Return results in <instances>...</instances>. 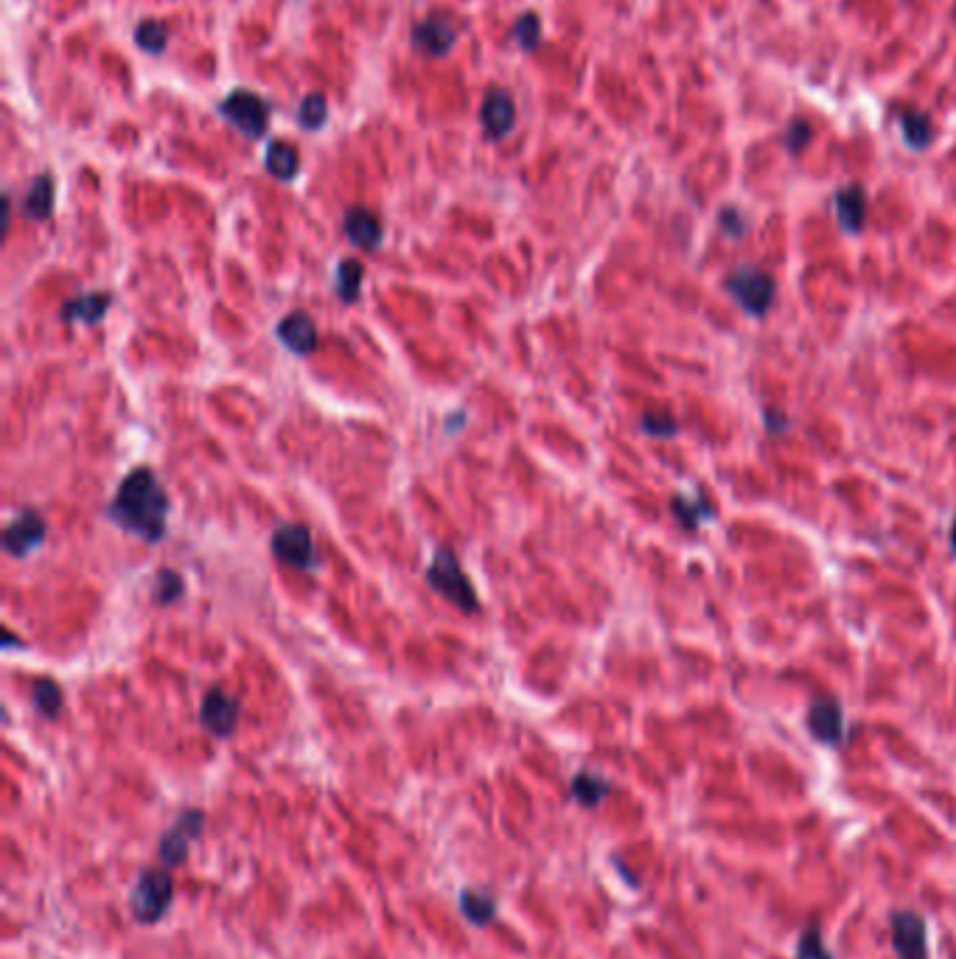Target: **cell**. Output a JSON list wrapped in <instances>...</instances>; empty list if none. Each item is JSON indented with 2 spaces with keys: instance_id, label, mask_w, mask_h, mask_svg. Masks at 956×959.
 <instances>
[{
  "instance_id": "22",
  "label": "cell",
  "mask_w": 956,
  "mask_h": 959,
  "mask_svg": "<svg viewBox=\"0 0 956 959\" xmlns=\"http://www.w3.org/2000/svg\"><path fill=\"white\" fill-rule=\"evenodd\" d=\"M362 264L354 262V258H348L337 267V295L342 298V303H354L362 292Z\"/></svg>"
},
{
  "instance_id": "14",
  "label": "cell",
  "mask_w": 956,
  "mask_h": 959,
  "mask_svg": "<svg viewBox=\"0 0 956 959\" xmlns=\"http://www.w3.org/2000/svg\"><path fill=\"white\" fill-rule=\"evenodd\" d=\"M513 119H517V112H513V101L508 93L492 90L488 96H485L483 126H485V132L492 135V138H503V135H508L513 126Z\"/></svg>"
},
{
  "instance_id": "23",
  "label": "cell",
  "mask_w": 956,
  "mask_h": 959,
  "mask_svg": "<svg viewBox=\"0 0 956 959\" xmlns=\"http://www.w3.org/2000/svg\"><path fill=\"white\" fill-rule=\"evenodd\" d=\"M32 699L37 713L46 718H53L62 709V690L53 679H37V684H34L32 690Z\"/></svg>"
},
{
  "instance_id": "18",
  "label": "cell",
  "mask_w": 956,
  "mask_h": 959,
  "mask_svg": "<svg viewBox=\"0 0 956 959\" xmlns=\"http://www.w3.org/2000/svg\"><path fill=\"white\" fill-rule=\"evenodd\" d=\"M609 791H612L609 780L601 775H592V772H578L576 780H572V797H576L581 805H586V809L601 805V802L609 797Z\"/></svg>"
},
{
  "instance_id": "8",
  "label": "cell",
  "mask_w": 956,
  "mask_h": 959,
  "mask_svg": "<svg viewBox=\"0 0 956 959\" xmlns=\"http://www.w3.org/2000/svg\"><path fill=\"white\" fill-rule=\"evenodd\" d=\"M273 553L289 567L298 570H312L315 567V545L312 533L303 525H283L273 533Z\"/></svg>"
},
{
  "instance_id": "6",
  "label": "cell",
  "mask_w": 956,
  "mask_h": 959,
  "mask_svg": "<svg viewBox=\"0 0 956 959\" xmlns=\"http://www.w3.org/2000/svg\"><path fill=\"white\" fill-rule=\"evenodd\" d=\"M203 825H205V816L199 814V811H183V814L178 816V822H174V825L164 834V839H160L158 855L166 867H178V864H183L185 855H189V845L203 834Z\"/></svg>"
},
{
  "instance_id": "25",
  "label": "cell",
  "mask_w": 956,
  "mask_h": 959,
  "mask_svg": "<svg viewBox=\"0 0 956 959\" xmlns=\"http://www.w3.org/2000/svg\"><path fill=\"white\" fill-rule=\"evenodd\" d=\"M674 513L679 517L681 527H688V531H695L701 522L707 520L713 508H710L707 500H690V497H676L674 500Z\"/></svg>"
},
{
  "instance_id": "20",
  "label": "cell",
  "mask_w": 956,
  "mask_h": 959,
  "mask_svg": "<svg viewBox=\"0 0 956 959\" xmlns=\"http://www.w3.org/2000/svg\"><path fill=\"white\" fill-rule=\"evenodd\" d=\"M26 217L28 219H46L53 208V180L48 174L34 180V185L26 194Z\"/></svg>"
},
{
  "instance_id": "3",
  "label": "cell",
  "mask_w": 956,
  "mask_h": 959,
  "mask_svg": "<svg viewBox=\"0 0 956 959\" xmlns=\"http://www.w3.org/2000/svg\"><path fill=\"white\" fill-rule=\"evenodd\" d=\"M727 292L747 315L763 317L772 309L777 283L769 272L754 270V267H738L727 276Z\"/></svg>"
},
{
  "instance_id": "21",
  "label": "cell",
  "mask_w": 956,
  "mask_h": 959,
  "mask_svg": "<svg viewBox=\"0 0 956 959\" xmlns=\"http://www.w3.org/2000/svg\"><path fill=\"white\" fill-rule=\"evenodd\" d=\"M267 169L278 180H292L298 174V151L283 141L269 144L267 149Z\"/></svg>"
},
{
  "instance_id": "2",
  "label": "cell",
  "mask_w": 956,
  "mask_h": 959,
  "mask_svg": "<svg viewBox=\"0 0 956 959\" xmlns=\"http://www.w3.org/2000/svg\"><path fill=\"white\" fill-rule=\"evenodd\" d=\"M426 581H429V586H433L438 595H444L449 604H455L460 611H465V615H474V611L480 609L472 581L465 579L458 556H455V550H449V547H438V550H435L433 565L426 570Z\"/></svg>"
},
{
  "instance_id": "13",
  "label": "cell",
  "mask_w": 956,
  "mask_h": 959,
  "mask_svg": "<svg viewBox=\"0 0 956 959\" xmlns=\"http://www.w3.org/2000/svg\"><path fill=\"white\" fill-rule=\"evenodd\" d=\"M413 43L419 51L429 53V57H444L455 43V26L446 14H433L415 26Z\"/></svg>"
},
{
  "instance_id": "7",
  "label": "cell",
  "mask_w": 956,
  "mask_h": 959,
  "mask_svg": "<svg viewBox=\"0 0 956 959\" xmlns=\"http://www.w3.org/2000/svg\"><path fill=\"white\" fill-rule=\"evenodd\" d=\"M222 116L250 138H258L267 130V107L256 93H230L222 105Z\"/></svg>"
},
{
  "instance_id": "28",
  "label": "cell",
  "mask_w": 956,
  "mask_h": 959,
  "mask_svg": "<svg viewBox=\"0 0 956 959\" xmlns=\"http://www.w3.org/2000/svg\"><path fill=\"white\" fill-rule=\"evenodd\" d=\"M166 40H169V28H166L164 23H144V26L138 28V43L144 51L152 53L164 51Z\"/></svg>"
},
{
  "instance_id": "26",
  "label": "cell",
  "mask_w": 956,
  "mask_h": 959,
  "mask_svg": "<svg viewBox=\"0 0 956 959\" xmlns=\"http://www.w3.org/2000/svg\"><path fill=\"white\" fill-rule=\"evenodd\" d=\"M900 124H904L906 144H911L915 149H923V146L929 144L931 126H929V121L923 119V116H915V112H909V116H904V121H900Z\"/></svg>"
},
{
  "instance_id": "32",
  "label": "cell",
  "mask_w": 956,
  "mask_h": 959,
  "mask_svg": "<svg viewBox=\"0 0 956 959\" xmlns=\"http://www.w3.org/2000/svg\"><path fill=\"white\" fill-rule=\"evenodd\" d=\"M948 542H951V553L956 556V517L951 520V531H948Z\"/></svg>"
},
{
  "instance_id": "5",
  "label": "cell",
  "mask_w": 956,
  "mask_h": 959,
  "mask_svg": "<svg viewBox=\"0 0 956 959\" xmlns=\"http://www.w3.org/2000/svg\"><path fill=\"white\" fill-rule=\"evenodd\" d=\"M892 948L897 959H929V939H925V920L911 909L892 912Z\"/></svg>"
},
{
  "instance_id": "10",
  "label": "cell",
  "mask_w": 956,
  "mask_h": 959,
  "mask_svg": "<svg viewBox=\"0 0 956 959\" xmlns=\"http://www.w3.org/2000/svg\"><path fill=\"white\" fill-rule=\"evenodd\" d=\"M808 730L816 741L838 746L845 741V709L833 696H819L808 709Z\"/></svg>"
},
{
  "instance_id": "1",
  "label": "cell",
  "mask_w": 956,
  "mask_h": 959,
  "mask_svg": "<svg viewBox=\"0 0 956 959\" xmlns=\"http://www.w3.org/2000/svg\"><path fill=\"white\" fill-rule=\"evenodd\" d=\"M110 517L126 533L144 542H160L166 536L169 494L152 469H132L110 502Z\"/></svg>"
},
{
  "instance_id": "27",
  "label": "cell",
  "mask_w": 956,
  "mask_h": 959,
  "mask_svg": "<svg viewBox=\"0 0 956 959\" xmlns=\"http://www.w3.org/2000/svg\"><path fill=\"white\" fill-rule=\"evenodd\" d=\"M183 595V579H180L178 572L164 570L155 581V600L158 604H171V600H178Z\"/></svg>"
},
{
  "instance_id": "15",
  "label": "cell",
  "mask_w": 956,
  "mask_h": 959,
  "mask_svg": "<svg viewBox=\"0 0 956 959\" xmlns=\"http://www.w3.org/2000/svg\"><path fill=\"white\" fill-rule=\"evenodd\" d=\"M112 298L107 292H90V295L71 298V301L62 306L60 317L62 323H99L105 320L107 309H110Z\"/></svg>"
},
{
  "instance_id": "31",
  "label": "cell",
  "mask_w": 956,
  "mask_h": 959,
  "mask_svg": "<svg viewBox=\"0 0 956 959\" xmlns=\"http://www.w3.org/2000/svg\"><path fill=\"white\" fill-rule=\"evenodd\" d=\"M517 40L522 43L524 48H533L538 43V23H536V17H533V14H528V17H522V21H519V26H517Z\"/></svg>"
},
{
  "instance_id": "17",
  "label": "cell",
  "mask_w": 956,
  "mask_h": 959,
  "mask_svg": "<svg viewBox=\"0 0 956 959\" xmlns=\"http://www.w3.org/2000/svg\"><path fill=\"white\" fill-rule=\"evenodd\" d=\"M836 217H838V224H842L847 233H858V230L864 228V219H867L864 191L858 189V185H850V189L838 191L836 194Z\"/></svg>"
},
{
  "instance_id": "9",
  "label": "cell",
  "mask_w": 956,
  "mask_h": 959,
  "mask_svg": "<svg viewBox=\"0 0 956 959\" xmlns=\"http://www.w3.org/2000/svg\"><path fill=\"white\" fill-rule=\"evenodd\" d=\"M46 533H48L46 520H43L37 511L26 508V511L17 513V517L7 525V531H3V547H7L9 556H28V553L37 550V547L43 545Z\"/></svg>"
},
{
  "instance_id": "30",
  "label": "cell",
  "mask_w": 956,
  "mask_h": 959,
  "mask_svg": "<svg viewBox=\"0 0 956 959\" xmlns=\"http://www.w3.org/2000/svg\"><path fill=\"white\" fill-rule=\"evenodd\" d=\"M642 429H645V433L649 435H654V438H670V435H676V421H670L668 415H645V418H642Z\"/></svg>"
},
{
  "instance_id": "12",
  "label": "cell",
  "mask_w": 956,
  "mask_h": 959,
  "mask_svg": "<svg viewBox=\"0 0 956 959\" xmlns=\"http://www.w3.org/2000/svg\"><path fill=\"white\" fill-rule=\"evenodd\" d=\"M278 340L287 345L292 354H312L317 349V329L312 317L306 312H289L281 323H278Z\"/></svg>"
},
{
  "instance_id": "24",
  "label": "cell",
  "mask_w": 956,
  "mask_h": 959,
  "mask_svg": "<svg viewBox=\"0 0 956 959\" xmlns=\"http://www.w3.org/2000/svg\"><path fill=\"white\" fill-rule=\"evenodd\" d=\"M794 959H833V954L827 951L825 939H822V928L819 923H811L799 932L797 939V957Z\"/></svg>"
},
{
  "instance_id": "29",
  "label": "cell",
  "mask_w": 956,
  "mask_h": 959,
  "mask_svg": "<svg viewBox=\"0 0 956 959\" xmlns=\"http://www.w3.org/2000/svg\"><path fill=\"white\" fill-rule=\"evenodd\" d=\"M323 121H326V99H323L320 93H315V96H308L301 105V124L308 126V130H315Z\"/></svg>"
},
{
  "instance_id": "4",
  "label": "cell",
  "mask_w": 956,
  "mask_h": 959,
  "mask_svg": "<svg viewBox=\"0 0 956 959\" xmlns=\"http://www.w3.org/2000/svg\"><path fill=\"white\" fill-rule=\"evenodd\" d=\"M174 898V881L166 870H144L132 889V914L138 923H158L171 907Z\"/></svg>"
},
{
  "instance_id": "16",
  "label": "cell",
  "mask_w": 956,
  "mask_h": 959,
  "mask_svg": "<svg viewBox=\"0 0 956 959\" xmlns=\"http://www.w3.org/2000/svg\"><path fill=\"white\" fill-rule=\"evenodd\" d=\"M346 236L362 251H374L382 239L379 219L365 208H351L346 217Z\"/></svg>"
},
{
  "instance_id": "11",
  "label": "cell",
  "mask_w": 956,
  "mask_h": 959,
  "mask_svg": "<svg viewBox=\"0 0 956 959\" xmlns=\"http://www.w3.org/2000/svg\"><path fill=\"white\" fill-rule=\"evenodd\" d=\"M199 721L205 724V730L217 738H228L230 732L237 730L239 721V702L233 696H228L225 690L210 688L203 696V707H199Z\"/></svg>"
},
{
  "instance_id": "19",
  "label": "cell",
  "mask_w": 956,
  "mask_h": 959,
  "mask_svg": "<svg viewBox=\"0 0 956 959\" xmlns=\"http://www.w3.org/2000/svg\"><path fill=\"white\" fill-rule=\"evenodd\" d=\"M460 912L465 914V920H472L474 926H485L492 923L494 912H497V900L492 895L477 893V889H465L460 895Z\"/></svg>"
}]
</instances>
